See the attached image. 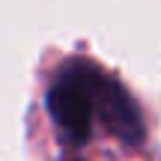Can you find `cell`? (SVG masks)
Returning a JSON list of instances; mask_svg holds the SVG:
<instances>
[{
  "label": "cell",
  "mask_w": 161,
  "mask_h": 161,
  "mask_svg": "<svg viewBox=\"0 0 161 161\" xmlns=\"http://www.w3.org/2000/svg\"><path fill=\"white\" fill-rule=\"evenodd\" d=\"M92 75H96L92 66L72 63L48 90V110L72 143H84L92 128V116H96Z\"/></svg>",
  "instance_id": "6da1fadb"
},
{
  "label": "cell",
  "mask_w": 161,
  "mask_h": 161,
  "mask_svg": "<svg viewBox=\"0 0 161 161\" xmlns=\"http://www.w3.org/2000/svg\"><path fill=\"white\" fill-rule=\"evenodd\" d=\"M92 102H96V114L122 143L128 146L143 143V119H140V110L134 108L131 96L116 80L104 78L98 69L92 75Z\"/></svg>",
  "instance_id": "7a4b0ae2"
}]
</instances>
